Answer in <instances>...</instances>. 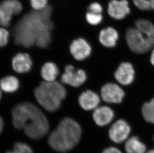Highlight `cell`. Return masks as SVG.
<instances>
[{
  "mask_svg": "<svg viewBox=\"0 0 154 153\" xmlns=\"http://www.w3.org/2000/svg\"><path fill=\"white\" fill-rule=\"evenodd\" d=\"M52 9L50 7L27 14L15 26L14 38L19 46L29 47L35 44L46 48L51 40L54 24L51 20Z\"/></svg>",
  "mask_w": 154,
  "mask_h": 153,
  "instance_id": "cell-1",
  "label": "cell"
},
{
  "mask_svg": "<svg viewBox=\"0 0 154 153\" xmlns=\"http://www.w3.org/2000/svg\"><path fill=\"white\" fill-rule=\"evenodd\" d=\"M12 122L16 128L24 131L26 136L35 140L42 138L49 130L45 115L32 103L24 102L12 110Z\"/></svg>",
  "mask_w": 154,
  "mask_h": 153,
  "instance_id": "cell-2",
  "label": "cell"
},
{
  "mask_svg": "<svg viewBox=\"0 0 154 153\" xmlns=\"http://www.w3.org/2000/svg\"><path fill=\"white\" fill-rule=\"evenodd\" d=\"M82 134L79 124L72 119L66 117L50 135L48 144L54 150L65 153L71 150L79 144Z\"/></svg>",
  "mask_w": 154,
  "mask_h": 153,
  "instance_id": "cell-3",
  "label": "cell"
},
{
  "mask_svg": "<svg viewBox=\"0 0 154 153\" xmlns=\"http://www.w3.org/2000/svg\"><path fill=\"white\" fill-rule=\"evenodd\" d=\"M35 95L43 108L53 112L59 110L61 102L66 97V92L60 82L44 81L35 89Z\"/></svg>",
  "mask_w": 154,
  "mask_h": 153,
  "instance_id": "cell-4",
  "label": "cell"
},
{
  "mask_svg": "<svg viewBox=\"0 0 154 153\" xmlns=\"http://www.w3.org/2000/svg\"><path fill=\"white\" fill-rule=\"evenodd\" d=\"M126 39L130 49L136 53H145L153 47L137 28H130L127 30Z\"/></svg>",
  "mask_w": 154,
  "mask_h": 153,
  "instance_id": "cell-5",
  "label": "cell"
},
{
  "mask_svg": "<svg viewBox=\"0 0 154 153\" xmlns=\"http://www.w3.org/2000/svg\"><path fill=\"white\" fill-rule=\"evenodd\" d=\"M23 10V6L18 0H4L0 3V25L8 27L14 16Z\"/></svg>",
  "mask_w": 154,
  "mask_h": 153,
  "instance_id": "cell-6",
  "label": "cell"
},
{
  "mask_svg": "<svg viewBox=\"0 0 154 153\" xmlns=\"http://www.w3.org/2000/svg\"><path fill=\"white\" fill-rule=\"evenodd\" d=\"M131 127L126 121L119 119L112 124L108 131L109 139L113 143L120 144L125 143L130 137Z\"/></svg>",
  "mask_w": 154,
  "mask_h": 153,
  "instance_id": "cell-7",
  "label": "cell"
},
{
  "mask_svg": "<svg viewBox=\"0 0 154 153\" xmlns=\"http://www.w3.org/2000/svg\"><path fill=\"white\" fill-rule=\"evenodd\" d=\"M86 80V74L82 69L75 70L73 66L67 65L61 76V82L73 87H79Z\"/></svg>",
  "mask_w": 154,
  "mask_h": 153,
  "instance_id": "cell-8",
  "label": "cell"
},
{
  "mask_svg": "<svg viewBox=\"0 0 154 153\" xmlns=\"http://www.w3.org/2000/svg\"><path fill=\"white\" fill-rule=\"evenodd\" d=\"M102 100L109 104H120L125 97V92L119 86L115 83H107L101 90Z\"/></svg>",
  "mask_w": 154,
  "mask_h": 153,
  "instance_id": "cell-9",
  "label": "cell"
},
{
  "mask_svg": "<svg viewBox=\"0 0 154 153\" xmlns=\"http://www.w3.org/2000/svg\"><path fill=\"white\" fill-rule=\"evenodd\" d=\"M135 72L134 67L129 62L120 64L114 74L115 79L122 85H129L134 81Z\"/></svg>",
  "mask_w": 154,
  "mask_h": 153,
  "instance_id": "cell-10",
  "label": "cell"
},
{
  "mask_svg": "<svg viewBox=\"0 0 154 153\" xmlns=\"http://www.w3.org/2000/svg\"><path fill=\"white\" fill-rule=\"evenodd\" d=\"M69 49L71 55L79 61L86 59L90 55L92 50L90 44L82 38L73 41Z\"/></svg>",
  "mask_w": 154,
  "mask_h": 153,
  "instance_id": "cell-11",
  "label": "cell"
},
{
  "mask_svg": "<svg viewBox=\"0 0 154 153\" xmlns=\"http://www.w3.org/2000/svg\"><path fill=\"white\" fill-rule=\"evenodd\" d=\"M108 13L111 17L117 20L124 19L130 13L128 1L111 0L108 4Z\"/></svg>",
  "mask_w": 154,
  "mask_h": 153,
  "instance_id": "cell-12",
  "label": "cell"
},
{
  "mask_svg": "<svg viewBox=\"0 0 154 153\" xmlns=\"http://www.w3.org/2000/svg\"><path fill=\"white\" fill-rule=\"evenodd\" d=\"M114 117V113L110 107L107 106L98 107L94 110L93 119L97 125L104 127L110 123Z\"/></svg>",
  "mask_w": 154,
  "mask_h": 153,
  "instance_id": "cell-13",
  "label": "cell"
},
{
  "mask_svg": "<svg viewBox=\"0 0 154 153\" xmlns=\"http://www.w3.org/2000/svg\"><path fill=\"white\" fill-rule=\"evenodd\" d=\"M100 102L99 95L88 90L82 92L79 97V103L82 109L87 111L94 110L98 107Z\"/></svg>",
  "mask_w": 154,
  "mask_h": 153,
  "instance_id": "cell-14",
  "label": "cell"
},
{
  "mask_svg": "<svg viewBox=\"0 0 154 153\" xmlns=\"http://www.w3.org/2000/svg\"><path fill=\"white\" fill-rule=\"evenodd\" d=\"M32 65V60L27 53H19L12 60V67L18 73L28 72L31 70Z\"/></svg>",
  "mask_w": 154,
  "mask_h": 153,
  "instance_id": "cell-15",
  "label": "cell"
},
{
  "mask_svg": "<svg viewBox=\"0 0 154 153\" xmlns=\"http://www.w3.org/2000/svg\"><path fill=\"white\" fill-rule=\"evenodd\" d=\"M118 32L111 27H108L101 31L99 33V40L103 46L112 48L116 45L118 39Z\"/></svg>",
  "mask_w": 154,
  "mask_h": 153,
  "instance_id": "cell-16",
  "label": "cell"
},
{
  "mask_svg": "<svg viewBox=\"0 0 154 153\" xmlns=\"http://www.w3.org/2000/svg\"><path fill=\"white\" fill-rule=\"evenodd\" d=\"M136 28L142 33L152 47L154 46V25L149 20L139 19L136 22Z\"/></svg>",
  "mask_w": 154,
  "mask_h": 153,
  "instance_id": "cell-17",
  "label": "cell"
},
{
  "mask_svg": "<svg viewBox=\"0 0 154 153\" xmlns=\"http://www.w3.org/2000/svg\"><path fill=\"white\" fill-rule=\"evenodd\" d=\"M126 153H146L147 146L137 136L130 137L124 143Z\"/></svg>",
  "mask_w": 154,
  "mask_h": 153,
  "instance_id": "cell-18",
  "label": "cell"
},
{
  "mask_svg": "<svg viewBox=\"0 0 154 153\" xmlns=\"http://www.w3.org/2000/svg\"><path fill=\"white\" fill-rule=\"evenodd\" d=\"M58 74V67L52 62H47L45 64L41 69V75L46 82L55 81Z\"/></svg>",
  "mask_w": 154,
  "mask_h": 153,
  "instance_id": "cell-19",
  "label": "cell"
},
{
  "mask_svg": "<svg viewBox=\"0 0 154 153\" xmlns=\"http://www.w3.org/2000/svg\"><path fill=\"white\" fill-rule=\"evenodd\" d=\"M19 80L13 76H8L0 80V88L5 92L13 93L17 91L19 88Z\"/></svg>",
  "mask_w": 154,
  "mask_h": 153,
  "instance_id": "cell-20",
  "label": "cell"
},
{
  "mask_svg": "<svg viewBox=\"0 0 154 153\" xmlns=\"http://www.w3.org/2000/svg\"><path fill=\"white\" fill-rule=\"evenodd\" d=\"M142 113L146 122L154 124V98L144 104L142 108Z\"/></svg>",
  "mask_w": 154,
  "mask_h": 153,
  "instance_id": "cell-21",
  "label": "cell"
},
{
  "mask_svg": "<svg viewBox=\"0 0 154 153\" xmlns=\"http://www.w3.org/2000/svg\"><path fill=\"white\" fill-rule=\"evenodd\" d=\"M138 8L143 10H154V0H133Z\"/></svg>",
  "mask_w": 154,
  "mask_h": 153,
  "instance_id": "cell-22",
  "label": "cell"
},
{
  "mask_svg": "<svg viewBox=\"0 0 154 153\" xmlns=\"http://www.w3.org/2000/svg\"><path fill=\"white\" fill-rule=\"evenodd\" d=\"M86 19L90 25L96 26L102 22L103 17L101 14H95L92 12H87L86 14Z\"/></svg>",
  "mask_w": 154,
  "mask_h": 153,
  "instance_id": "cell-23",
  "label": "cell"
},
{
  "mask_svg": "<svg viewBox=\"0 0 154 153\" xmlns=\"http://www.w3.org/2000/svg\"><path fill=\"white\" fill-rule=\"evenodd\" d=\"M13 153H33L31 148L25 143L17 142L14 147Z\"/></svg>",
  "mask_w": 154,
  "mask_h": 153,
  "instance_id": "cell-24",
  "label": "cell"
},
{
  "mask_svg": "<svg viewBox=\"0 0 154 153\" xmlns=\"http://www.w3.org/2000/svg\"><path fill=\"white\" fill-rule=\"evenodd\" d=\"M31 6L35 10H41L48 7V0H30Z\"/></svg>",
  "mask_w": 154,
  "mask_h": 153,
  "instance_id": "cell-25",
  "label": "cell"
},
{
  "mask_svg": "<svg viewBox=\"0 0 154 153\" xmlns=\"http://www.w3.org/2000/svg\"><path fill=\"white\" fill-rule=\"evenodd\" d=\"M9 32L4 28H0V47L7 44L9 40Z\"/></svg>",
  "mask_w": 154,
  "mask_h": 153,
  "instance_id": "cell-26",
  "label": "cell"
},
{
  "mask_svg": "<svg viewBox=\"0 0 154 153\" xmlns=\"http://www.w3.org/2000/svg\"><path fill=\"white\" fill-rule=\"evenodd\" d=\"M88 9L89 12H92L93 13L99 14H101L103 10L101 5L99 3H96V2L91 4L88 8Z\"/></svg>",
  "mask_w": 154,
  "mask_h": 153,
  "instance_id": "cell-27",
  "label": "cell"
},
{
  "mask_svg": "<svg viewBox=\"0 0 154 153\" xmlns=\"http://www.w3.org/2000/svg\"><path fill=\"white\" fill-rule=\"evenodd\" d=\"M102 153H122V152L118 148L111 146L104 149Z\"/></svg>",
  "mask_w": 154,
  "mask_h": 153,
  "instance_id": "cell-28",
  "label": "cell"
},
{
  "mask_svg": "<svg viewBox=\"0 0 154 153\" xmlns=\"http://www.w3.org/2000/svg\"><path fill=\"white\" fill-rule=\"evenodd\" d=\"M3 128H4V122L2 117L0 116V134L3 131Z\"/></svg>",
  "mask_w": 154,
  "mask_h": 153,
  "instance_id": "cell-29",
  "label": "cell"
},
{
  "mask_svg": "<svg viewBox=\"0 0 154 153\" xmlns=\"http://www.w3.org/2000/svg\"><path fill=\"white\" fill-rule=\"evenodd\" d=\"M150 62H151L152 64L154 66V49L153 50L152 52L151 55Z\"/></svg>",
  "mask_w": 154,
  "mask_h": 153,
  "instance_id": "cell-30",
  "label": "cell"
},
{
  "mask_svg": "<svg viewBox=\"0 0 154 153\" xmlns=\"http://www.w3.org/2000/svg\"><path fill=\"white\" fill-rule=\"evenodd\" d=\"M146 153H154V149H151V150L147 151Z\"/></svg>",
  "mask_w": 154,
  "mask_h": 153,
  "instance_id": "cell-31",
  "label": "cell"
},
{
  "mask_svg": "<svg viewBox=\"0 0 154 153\" xmlns=\"http://www.w3.org/2000/svg\"><path fill=\"white\" fill-rule=\"evenodd\" d=\"M2 97V92L1 91H0V100H1V98Z\"/></svg>",
  "mask_w": 154,
  "mask_h": 153,
  "instance_id": "cell-32",
  "label": "cell"
},
{
  "mask_svg": "<svg viewBox=\"0 0 154 153\" xmlns=\"http://www.w3.org/2000/svg\"><path fill=\"white\" fill-rule=\"evenodd\" d=\"M7 153H13V151H12V152H7Z\"/></svg>",
  "mask_w": 154,
  "mask_h": 153,
  "instance_id": "cell-33",
  "label": "cell"
},
{
  "mask_svg": "<svg viewBox=\"0 0 154 153\" xmlns=\"http://www.w3.org/2000/svg\"></svg>",
  "mask_w": 154,
  "mask_h": 153,
  "instance_id": "cell-34",
  "label": "cell"
}]
</instances>
